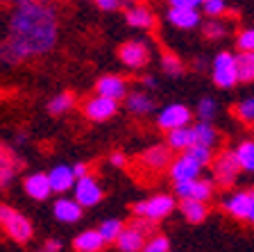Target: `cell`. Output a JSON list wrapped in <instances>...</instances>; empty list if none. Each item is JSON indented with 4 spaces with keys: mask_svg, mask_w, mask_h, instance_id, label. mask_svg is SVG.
<instances>
[{
    "mask_svg": "<svg viewBox=\"0 0 254 252\" xmlns=\"http://www.w3.org/2000/svg\"><path fill=\"white\" fill-rule=\"evenodd\" d=\"M248 221L254 223V193H252V205H250V216H248Z\"/></svg>",
    "mask_w": 254,
    "mask_h": 252,
    "instance_id": "47",
    "label": "cell"
},
{
    "mask_svg": "<svg viewBox=\"0 0 254 252\" xmlns=\"http://www.w3.org/2000/svg\"><path fill=\"white\" fill-rule=\"evenodd\" d=\"M238 159L234 155V150H225L213 159V179H216L220 186H232L238 177Z\"/></svg>",
    "mask_w": 254,
    "mask_h": 252,
    "instance_id": "4",
    "label": "cell"
},
{
    "mask_svg": "<svg viewBox=\"0 0 254 252\" xmlns=\"http://www.w3.org/2000/svg\"><path fill=\"white\" fill-rule=\"evenodd\" d=\"M168 162H170V148L168 146H152L141 155V164L145 168H150V170L166 168Z\"/></svg>",
    "mask_w": 254,
    "mask_h": 252,
    "instance_id": "18",
    "label": "cell"
},
{
    "mask_svg": "<svg viewBox=\"0 0 254 252\" xmlns=\"http://www.w3.org/2000/svg\"><path fill=\"white\" fill-rule=\"evenodd\" d=\"M236 46L241 53H254V27L250 30H243L236 39Z\"/></svg>",
    "mask_w": 254,
    "mask_h": 252,
    "instance_id": "38",
    "label": "cell"
},
{
    "mask_svg": "<svg viewBox=\"0 0 254 252\" xmlns=\"http://www.w3.org/2000/svg\"><path fill=\"white\" fill-rule=\"evenodd\" d=\"M161 71H164L166 75H170V78H180V75L184 73V64H182V59L177 57V55L164 53L161 55Z\"/></svg>",
    "mask_w": 254,
    "mask_h": 252,
    "instance_id": "30",
    "label": "cell"
},
{
    "mask_svg": "<svg viewBox=\"0 0 254 252\" xmlns=\"http://www.w3.org/2000/svg\"><path fill=\"white\" fill-rule=\"evenodd\" d=\"M186 155H189L190 159H195L200 166H206V164L213 159V153H211V148H204V146H190L189 150H186Z\"/></svg>",
    "mask_w": 254,
    "mask_h": 252,
    "instance_id": "33",
    "label": "cell"
},
{
    "mask_svg": "<svg viewBox=\"0 0 254 252\" xmlns=\"http://www.w3.org/2000/svg\"><path fill=\"white\" fill-rule=\"evenodd\" d=\"M125 21L129 23L132 27L150 30V27H154L157 18H154V14H152V9H150V7H145V5H134V7H127Z\"/></svg>",
    "mask_w": 254,
    "mask_h": 252,
    "instance_id": "17",
    "label": "cell"
},
{
    "mask_svg": "<svg viewBox=\"0 0 254 252\" xmlns=\"http://www.w3.org/2000/svg\"><path fill=\"white\" fill-rule=\"evenodd\" d=\"M118 57L127 69H143L150 62V48L145 41L134 39V41H127L118 48Z\"/></svg>",
    "mask_w": 254,
    "mask_h": 252,
    "instance_id": "8",
    "label": "cell"
},
{
    "mask_svg": "<svg viewBox=\"0 0 254 252\" xmlns=\"http://www.w3.org/2000/svg\"><path fill=\"white\" fill-rule=\"evenodd\" d=\"M41 250L43 252H59L62 250V241H59V239H48V241L43 243Z\"/></svg>",
    "mask_w": 254,
    "mask_h": 252,
    "instance_id": "43",
    "label": "cell"
},
{
    "mask_svg": "<svg viewBox=\"0 0 254 252\" xmlns=\"http://www.w3.org/2000/svg\"><path fill=\"white\" fill-rule=\"evenodd\" d=\"M175 195H180V200H197V202H206L213 195V182L211 179H189V182H177L175 184Z\"/></svg>",
    "mask_w": 254,
    "mask_h": 252,
    "instance_id": "9",
    "label": "cell"
},
{
    "mask_svg": "<svg viewBox=\"0 0 254 252\" xmlns=\"http://www.w3.org/2000/svg\"><path fill=\"white\" fill-rule=\"evenodd\" d=\"M75 202H77L82 209L84 207H95V205H100V200H102V186L98 184V179L93 177V175H86V177L77 179L75 182Z\"/></svg>",
    "mask_w": 254,
    "mask_h": 252,
    "instance_id": "7",
    "label": "cell"
},
{
    "mask_svg": "<svg viewBox=\"0 0 254 252\" xmlns=\"http://www.w3.org/2000/svg\"><path fill=\"white\" fill-rule=\"evenodd\" d=\"M125 230V223L118 221V218H107V221L100 223V227H98V234L102 237V241L107 243H116V239L121 237V232Z\"/></svg>",
    "mask_w": 254,
    "mask_h": 252,
    "instance_id": "26",
    "label": "cell"
},
{
    "mask_svg": "<svg viewBox=\"0 0 254 252\" xmlns=\"http://www.w3.org/2000/svg\"><path fill=\"white\" fill-rule=\"evenodd\" d=\"M23 189L34 200H48L53 195V189H50V182H48L46 173H30L25 177V182H23Z\"/></svg>",
    "mask_w": 254,
    "mask_h": 252,
    "instance_id": "16",
    "label": "cell"
},
{
    "mask_svg": "<svg viewBox=\"0 0 254 252\" xmlns=\"http://www.w3.org/2000/svg\"><path fill=\"white\" fill-rule=\"evenodd\" d=\"M190 118H193V114H190L189 107L175 102V105H168L159 111L157 125L161 127V130L170 132V130H180V127H189Z\"/></svg>",
    "mask_w": 254,
    "mask_h": 252,
    "instance_id": "6",
    "label": "cell"
},
{
    "mask_svg": "<svg viewBox=\"0 0 254 252\" xmlns=\"http://www.w3.org/2000/svg\"><path fill=\"white\" fill-rule=\"evenodd\" d=\"M0 227L5 230V234L11 241L21 243V246L30 243L34 237V225H32L30 218L18 214L14 207L5 205V202H0Z\"/></svg>",
    "mask_w": 254,
    "mask_h": 252,
    "instance_id": "2",
    "label": "cell"
},
{
    "mask_svg": "<svg viewBox=\"0 0 254 252\" xmlns=\"http://www.w3.org/2000/svg\"><path fill=\"white\" fill-rule=\"evenodd\" d=\"M127 109H129V114L134 116H145L150 114V111L154 109V100L150 98L148 93H143V91H134V93L127 95Z\"/></svg>",
    "mask_w": 254,
    "mask_h": 252,
    "instance_id": "22",
    "label": "cell"
},
{
    "mask_svg": "<svg viewBox=\"0 0 254 252\" xmlns=\"http://www.w3.org/2000/svg\"><path fill=\"white\" fill-rule=\"evenodd\" d=\"M109 162H111V166L123 168V166H125V164H127V159H125V155H123V153H111Z\"/></svg>",
    "mask_w": 254,
    "mask_h": 252,
    "instance_id": "45",
    "label": "cell"
},
{
    "mask_svg": "<svg viewBox=\"0 0 254 252\" xmlns=\"http://www.w3.org/2000/svg\"><path fill=\"white\" fill-rule=\"evenodd\" d=\"M18 159H16L14 150H11L9 146H5V143H0V166L2 168H14V170H18Z\"/></svg>",
    "mask_w": 254,
    "mask_h": 252,
    "instance_id": "37",
    "label": "cell"
},
{
    "mask_svg": "<svg viewBox=\"0 0 254 252\" xmlns=\"http://www.w3.org/2000/svg\"><path fill=\"white\" fill-rule=\"evenodd\" d=\"M129 227H132V230H136L138 234H143L145 239L154 237V232H157V223H150V221H145V218H136V216L129 221Z\"/></svg>",
    "mask_w": 254,
    "mask_h": 252,
    "instance_id": "34",
    "label": "cell"
},
{
    "mask_svg": "<svg viewBox=\"0 0 254 252\" xmlns=\"http://www.w3.org/2000/svg\"><path fill=\"white\" fill-rule=\"evenodd\" d=\"M143 84H145L148 89H157V78H154V75H145V78H143Z\"/></svg>",
    "mask_w": 254,
    "mask_h": 252,
    "instance_id": "46",
    "label": "cell"
},
{
    "mask_svg": "<svg viewBox=\"0 0 254 252\" xmlns=\"http://www.w3.org/2000/svg\"><path fill=\"white\" fill-rule=\"evenodd\" d=\"M73 248L75 252H100L105 248V241L98 234V230H84L73 239Z\"/></svg>",
    "mask_w": 254,
    "mask_h": 252,
    "instance_id": "19",
    "label": "cell"
},
{
    "mask_svg": "<svg viewBox=\"0 0 254 252\" xmlns=\"http://www.w3.org/2000/svg\"><path fill=\"white\" fill-rule=\"evenodd\" d=\"M216 111H218L216 100L209 98V95L197 102V118H200V123H211L216 118Z\"/></svg>",
    "mask_w": 254,
    "mask_h": 252,
    "instance_id": "31",
    "label": "cell"
},
{
    "mask_svg": "<svg viewBox=\"0 0 254 252\" xmlns=\"http://www.w3.org/2000/svg\"><path fill=\"white\" fill-rule=\"evenodd\" d=\"M168 148L170 150H182L186 153L190 146H195V134H193V127H180V130H170L168 137Z\"/></svg>",
    "mask_w": 254,
    "mask_h": 252,
    "instance_id": "21",
    "label": "cell"
},
{
    "mask_svg": "<svg viewBox=\"0 0 254 252\" xmlns=\"http://www.w3.org/2000/svg\"><path fill=\"white\" fill-rule=\"evenodd\" d=\"M145 241H148V239L143 237V234H138L136 230L125 225V230L121 232V237L116 239V246L121 252H141L143 246H145Z\"/></svg>",
    "mask_w": 254,
    "mask_h": 252,
    "instance_id": "20",
    "label": "cell"
},
{
    "mask_svg": "<svg viewBox=\"0 0 254 252\" xmlns=\"http://www.w3.org/2000/svg\"><path fill=\"white\" fill-rule=\"evenodd\" d=\"M16 2H23V0H16Z\"/></svg>",
    "mask_w": 254,
    "mask_h": 252,
    "instance_id": "49",
    "label": "cell"
},
{
    "mask_svg": "<svg viewBox=\"0 0 254 252\" xmlns=\"http://www.w3.org/2000/svg\"><path fill=\"white\" fill-rule=\"evenodd\" d=\"M250 205H252V193H250V191H238V193H232L225 202H222L225 211H227L232 218H236V221H248Z\"/></svg>",
    "mask_w": 254,
    "mask_h": 252,
    "instance_id": "13",
    "label": "cell"
},
{
    "mask_svg": "<svg viewBox=\"0 0 254 252\" xmlns=\"http://www.w3.org/2000/svg\"><path fill=\"white\" fill-rule=\"evenodd\" d=\"M141 252H170L168 237H164V234H154V237H150L148 241H145V246H143Z\"/></svg>",
    "mask_w": 254,
    "mask_h": 252,
    "instance_id": "32",
    "label": "cell"
},
{
    "mask_svg": "<svg viewBox=\"0 0 254 252\" xmlns=\"http://www.w3.org/2000/svg\"><path fill=\"white\" fill-rule=\"evenodd\" d=\"M234 62L238 82H254V53H238Z\"/></svg>",
    "mask_w": 254,
    "mask_h": 252,
    "instance_id": "25",
    "label": "cell"
},
{
    "mask_svg": "<svg viewBox=\"0 0 254 252\" xmlns=\"http://www.w3.org/2000/svg\"><path fill=\"white\" fill-rule=\"evenodd\" d=\"M95 91L102 98H109L114 102L127 98V80L121 75H102L98 82H95Z\"/></svg>",
    "mask_w": 254,
    "mask_h": 252,
    "instance_id": "10",
    "label": "cell"
},
{
    "mask_svg": "<svg viewBox=\"0 0 254 252\" xmlns=\"http://www.w3.org/2000/svg\"><path fill=\"white\" fill-rule=\"evenodd\" d=\"M236 116L245 123H254V98H245L238 102L236 107Z\"/></svg>",
    "mask_w": 254,
    "mask_h": 252,
    "instance_id": "36",
    "label": "cell"
},
{
    "mask_svg": "<svg viewBox=\"0 0 254 252\" xmlns=\"http://www.w3.org/2000/svg\"><path fill=\"white\" fill-rule=\"evenodd\" d=\"M37 252H43V250H37Z\"/></svg>",
    "mask_w": 254,
    "mask_h": 252,
    "instance_id": "50",
    "label": "cell"
},
{
    "mask_svg": "<svg viewBox=\"0 0 254 252\" xmlns=\"http://www.w3.org/2000/svg\"><path fill=\"white\" fill-rule=\"evenodd\" d=\"M206 16H211V18H218L227 11V2L225 0H204V5H202Z\"/></svg>",
    "mask_w": 254,
    "mask_h": 252,
    "instance_id": "39",
    "label": "cell"
},
{
    "mask_svg": "<svg viewBox=\"0 0 254 252\" xmlns=\"http://www.w3.org/2000/svg\"><path fill=\"white\" fill-rule=\"evenodd\" d=\"M95 5L100 7L102 11H114L121 7V2H118V0H95Z\"/></svg>",
    "mask_w": 254,
    "mask_h": 252,
    "instance_id": "42",
    "label": "cell"
},
{
    "mask_svg": "<svg viewBox=\"0 0 254 252\" xmlns=\"http://www.w3.org/2000/svg\"><path fill=\"white\" fill-rule=\"evenodd\" d=\"M193 134H195V143L204 148H213L218 141V132L213 130L211 123H195L193 125Z\"/></svg>",
    "mask_w": 254,
    "mask_h": 252,
    "instance_id": "27",
    "label": "cell"
},
{
    "mask_svg": "<svg viewBox=\"0 0 254 252\" xmlns=\"http://www.w3.org/2000/svg\"><path fill=\"white\" fill-rule=\"evenodd\" d=\"M73 105H75L73 93L64 91V93H57L50 102H48V111H50L53 116H62V114H66L68 109H73Z\"/></svg>",
    "mask_w": 254,
    "mask_h": 252,
    "instance_id": "29",
    "label": "cell"
},
{
    "mask_svg": "<svg viewBox=\"0 0 254 252\" xmlns=\"http://www.w3.org/2000/svg\"><path fill=\"white\" fill-rule=\"evenodd\" d=\"M202 30H204V37L206 39H222L225 34H227V25H225L222 21H216V18H213V21H209V23H204V27H202Z\"/></svg>",
    "mask_w": 254,
    "mask_h": 252,
    "instance_id": "35",
    "label": "cell"
},
{
    "mask_svg": "<svg viewBox=\"0 0 254 252\" xmlns=\"http://www.w3.org/2000/svg\"><path fill=\"white\" fill-rule=\"evenodd\" d=\"M46 175H48V182H50L53 193H66V191H70L75 186L73 168L66 166V164H57V166Z\"/></svg>",
    "mask_w": 254,
    "mask_h": 252,
    "instance_id": "14",
    "label": "cell"
},
{
    "mask_svg": "<svg viewBox=\"0 0 254 252\" xmlns=\"http://www.w3.org/2000/svg\"><path fill=\"white\" fill-rule=\"evenodd\" d=\"M57 43V11L43 0L16 2L9 16V34L0 41V62L21 64L50 53Z\"/></svg>",
    "mask_w": 254,
    "mask_h": 252,
    "instance_id": "1",
    "label": "cell"
},
{
    "mask_svg": "<svg viewBox=\"0 0 254 252\" xmlns=\"http://www.w3.org/2000/svg\"><path fill=\"white\" fill-rule=\"evenodd\" d=\"M234 155H236V159H238L241 170L254 173V141H243L234 150Z\"/></svg>",
    "mask_w": 254,
    "mask_h": 252,
    "instance_id": "28",
    "label": "cell"
},
{
    "mask_svg": "<svg viewBox=\"0 0 254 252\" xmlns=\"http://www.w3.org/2000/svg\"><path fill=\"white\" fill-rule=\"evenodd\" d=\"M170 9H193L197 11V7L204 5V0H168Z\"/></svg>",
    "mask_w": 254,
    "mask_h": 252,
    "instance_id": "40",
    "label": "cell"
},
{
    "mask_svg": "<svg viewBox=\"0 0 254 252\" xmlns=\"http://www.w3.org/2000/svg\"><path fill=\"white\" fill-rule=\"evenodd\" d=\"M16 177V170L14 168H2L0 166V189H7Z\"/></svg>",
    "mask_w": 254,
    "mask_h": 252,
    "instance_id": "41",
    "label": "cell"
},
{
    "mask_svg": "<svg viewBox=\"0 0 254 252\" xmlns=\"http://www.w3.org/2000/svg\"><path fill=\"white\" fill-rule=\"evenodd\" d=\"M116 109H118V105L114 100L102 98L98 93L84 102V116L89 121H107V118H111V116L116 114Z\"/></svg>",
    "mask_w": 254,
    "mask_h": 252,
    "instance_id": "11",
    "label": "cell"
},
{
    "mask_svg": "<svg viewBox=\"0 0 254 252\" xmlns=\"http://www.w3.org/2000/svg\"><path fill=\"white\" fill-rule=\"evenodd\" d=\"M200 173H202V166L195 162V159H190L186 153L170 164V177H173L175 184L189 182V179H197Z\"/></svg>",
    "mask_w": 254,
    "mask_h": 252,
    "instance_id": "12",
    "label": "cell"
},
{
    "mask_svg": "<svg viewBox=\"0 0 254 252\" xmlns=\"http://www.w3.org/2000/svg\"><path fill=\"white\" fill-rule=\"evenodd\" d=\"M73 175H75V182L82 177H86L89 175V168H86V164H75L73 166Z\"/></svg>",
    "mask_w": 254,
    "mask_h": 252,
    "instance_id": "44",
    "label": "cell"
},
{
    "mask_svg": "<svg viewBox=\"0 0 254 252\" xmlns=\"http://www.w3.org/2000/svg\"><path fill=\"white\" fill-rule=\"evenodd\" d=\"M168 21L180 30H193V27L200 25V14L193 9H170Z\"/></svg>",
    "mask_w": 254,
    "mask_h": 252,
    "instance_id": "23",
    "label": "cell"
},
{
    "mask_svg": "<svg viewBox=\"0 0 254 252\" xmlns=\"http://www.w3.org/2000/svg\"><path fill=\"white\" fill-rule=\"evenodd\" d=\"M53 214L59 223L70 225V223H77L79 218H82L84 209H82L73 198H57L55 200V205H53Z\"/></svg>",
    "mask_w": 254,
    "mask_h": 252,
    "instance_id": "15",
    "label": "cell"
},
{
    "mask_svg": "<svg viewBox=\"0 0 254 252\" xmlns=\"http://www.w3.org/2000/svg\"><path fill=\"white\" fill-rule=\"evenodd\" d=\"M180 211L189 223H202L209 216L206 202H197V200H180Z\"/></svg>",
    "mask_w": 254,
    "mask_h": 252,
    "instance_id": "24",
    "label": "cell"
},
{
    "mask_svg": "<svg viewBox=\"0 0 254 252\" xmlns=\"http://www.w3.org/2000/svg\"><path fill=\"white\" fill-rule=\"evenodd\" d=\"M211 73H213V82H216L220 89H232L234 84L238 82L234 55L232 53H218L216 59H213Z\"/></svg>",
    "mask_w": 254,
    "mask_h": 252,
    "instance_id": "5",
    "label": "cell"
},
{
    "mask_svg": "<svg viewBox=\"0 0 254 252\" xmlns=\"http://www.w3.org/2000/svg\"><path fill=\"white\" fill-rule=\"evenodd\" d=\"M175 207H177L175 195L159 193V195H152V198H148V200L136 202V205L132 207V211L136 218H145V221H150V223H159V221H164V218H168V216L175 211Z\"/></svg>",
    "mask_w": 254,
    "mask_h": 252,
    "instance_id": "3",
    "label": "cell"
},
{
    "mask_svg": "<svg viewBox=\"0 0 254 252\" xmlns=\"http://www.w3.org/2000/svg\"><path fill=\"white\" fill-rule=\"evenodd\" d=\"M118 2H121V5H127V7H129V5L134 2V0H118Z\"/></svg>",
    "mask_w": 254,
    "mask_h": 252,
    "instance_id": "48",
    "label": "cell"
}]
</instances>
